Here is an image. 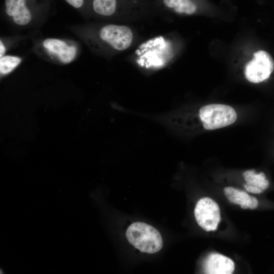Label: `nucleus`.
<instances>
[{"label":"nucleus","instance_id":"ddd939ff","mask_svg":"<svg viewBox=\"0 0 274 274\" xmlns=\"http://www.w3.org/2000/svg\"><path fill=\"white\" fill-rule=\"evenodd\" d=\"M244 187L246 191L252 193L259 194L263 191V190H262L259 187L249 185L247 184L244 185Z\"/></svg>","mask_w":274,"mask_h":274},{"label":"nucleus","instance_id":"0eeeda50","mask_svg":"<svg viewBox=\"0 0 274 274\" xmlns=\"http://www.w3.org/2000/svg\"><path fill=\"white\" fill-rule=\"evenodd\" d=\"M6 14L12 17L13 22L19 25L28 24L32 19V12L28 0H5Z\"/></svg>","mask_w":274,"mask_h":274},{"label":"nucleus","instance_id":"f8f14e48","mask_svg":"<svg viewBox=\"0 0 274 274\" xmlns=\"http://www.w3.org/2000/svg\"><path fill=\"white\" fill-rule=\"evenodd\" d=\"M68 4L73 8L79 9L82 8L85 3V0H64Z\"/></svg>","mask_w":274,"mask_h":274},{"label":"nucleus","instance_id":"39448f33","mask_svg":"<svg viewBox=\"0 0 274 274\" xmlns=\"http://www.w3.org/2000/svg\"><path fill=\"white\" fill-rule=\"evenodd\" d=\"M100 39L114 49L122 51L131 45L133 35L127 26L109 24L103 26L99 31Z\"/></svg>","mask_w":274,"mask_h":274},{"label":"nucleus","instance_id":"4468645a","mask_svg":"<svg viewBox=\"0 0 274 274\" xmlns=\"http://www.w3.org/2000/svg\"><path fill=\"white\" fill-rule=\"evenodd\" d=\"M251 198L252 201V203L251 205L250 209H256L258 206V201L257 199L253 196H251Z\"/></svg>","mask_w":274,"mask_h":274},{"label":"nucleus","instance_id":"9b49d317","mask_svg":"<svg viewBox=\"0 0 274 274\" xmlns=\"http://www.w3.org/2000/svg\"><path fill=\"white\" fill-rule=\"evenodd\" d=\"M19 57L4 55L0 58V72L1 75H6L14 70L21 62Z\"/></svg>","mask_w":274,"mask_h":274},{"label":"nucleus","instance_id":"1a4fd4ad","mask_svg":"<svg viewBox=\"0 0 274 274\" xmlns=\"http://www.w3.org/2000/svg\"><path fill=\"white\" fill-rule=\"evenodd\" d=\"M164 5L179 14L191 15L197 10L196 5L191 0H163Z\"/></svg>","mask_w":274,"mask_h":274},{"label":"nucleus","instance_id":"9d476101","mask_svg":"<svg viewBox=\"0 0 274 274\" xmlns=\"http://www.w3.org/2000/svg\"><path fill=\"white\" fill-rule=\"evenodd\" d=\"M92 7L96 13L110 16L116 11L117 0H92Z\"/></svg>","mask_w":274,"mask_h":274},{"label":"nucleus","instance_id":"20e7f679","mask_svg":"<svg viewBox=\"0 0 274 274\" xmlns=\"http://www.w3.org/2000/svg\"><path fill=\"white\" fill-rule=\"evenodd\" d=\"M194 216L198 224L206 231H215L220 221L218 204L212 198L203 197L197 202Z\"/></svg>","mask_w":274,"mask_h":274},{"label":"nucleus","instance_id":"423d86ee","mask_svg":"<svg viewBox=\"0 0 274 274\" xmlns=\"http://www.w3.org/2000/svg\"><path fill=\"white\" fill-rule=\"evenodd\" d=\"M43 46L49 54L65 64L74 60L77 52L75 46L68 45L64 41L57 39H46L43 42Z\"/></svg>","mask_w":274,"mask_h":274},{"label":"nucleus","instance_id":"7ed1b4c3","mask_svg":"<svg viewBox=\"0 0 274 274\" xmlns=\"http://www.w3.org/2000/svg\"><path fill=\"white\" fill-rule=\"evenodd\" d=\"M245 67L246 79L253 83H260L269 78L274 69V61L267 52L259 50Z\"/></svg>","mask_w":274,"mask_h":274},{"label":"nucleus","instance_id":"2eb2a0df","mask_svg":"<svg viewBox=\"0 0 274 274\" xmlns=\"http://www.w3.org/2000/svg\"><path fill=\"white\" fill-rule=\"evenodd\" d=\"M6 49L5 47V46L4 45V43L1 40L0 42V58L4 56L5 55V53L6 52Z\"/></svg>","mask_w":274,"mask_h":274},{"label":"nucleus","instance_id":"6e6552de","mask_svg":"<svg viewBox=\"0 0 274 274\" xmlns=\"http://www.w3.org/2000/svg\"><path fill=\"white\" fill-rule=\"evenodd\" d=\"M204 265L205 272L209 274H231L235 269L231 259L218 253L209 255Z\"/></svg>","mask_w":274,"mask_h":274},{"label":"nucleus","instance_id":"f03ea898","mask_svg":"<svg viewBox=\"0 0 274 274\" xmlns=\"http://www.w3.org/2000/svg\"><path fill=\"white\" fill-rule=\"evenodd\" d=\"M199 117L204 128L214 130L233 123L237 118L234 109L223 104H210L201 107Z\"/></svg>","mask_w":274,"mask_h":274},{"label":"nucleus","instance_id":"f257e3e1","mask_svg":"<svg viewBox=\"0 0 274 274\" xmlns=\"http://www.w3.org/2000/svg\"><path fill=\"white\" fill-rule=\"evenodd\" d=\"M128 241L141 252L149 254L160 251L163 246L162 236L153 226L143 222H135L127 228Z\"/></svg>","mask_w":274,"mask_h":274}]
</instances>
